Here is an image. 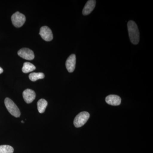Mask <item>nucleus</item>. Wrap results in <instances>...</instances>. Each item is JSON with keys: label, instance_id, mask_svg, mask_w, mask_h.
Masks as SVG:
<instances>
[{"label": "nucleus", "instance_id": "nucleus-1", "mask_svg": "<svg viewBox=\"0 0 153 153\" xmlns=\"http://www.w3.org/2000/svg\"><path fill=\"white\" fill-rule=\"evenodd\" d=\"M129 37L132 44L136 45L140 41V33L137 26L133 21H129L127 24Z\"/></svg>", "mask_w": 153, "mask_h": 153}, {"label": "nucleus", "instance_id": "nucleus-2", "mask_svg": "<svg viewBox=\"0 0 153 153\" xmlns=\"http://www.w3.org/2000/svg\"><path fill=\"white\" fill-rule=\"evenodd\" d=\"M5 105L10 114L16 117H20L21 112L18 107L10 99L6 98L4 100Z\"/></svg>", "mask_w": 153, "mask_h": 153}, {"label": "nucleus", "instance_id": "nucleus-3", "mask_svg": "<svg viewBox=\"0 0 153 153\" xmlns=\"http://www.w3.org/2000/svg\"><path fill=\"white\" fill-rule=\"evenodd\" d=\"M90 117V114L86 111L79 113L74 118V124L75 127L79 128L82 126L86 122Z\"/></svg>", "mask_w": 153, "mask_h": 153}, {"label": "nucleus", "instance_id": "nucleus-4", "mask_svg": "<svg viewBox=\"0 0 153 153\" xmlns=\"http://www.w3.org/2000/svg\"><path fill=\"white\" fill-rule=\"evenodd\" d=\"M11 20L15 27H20L23 26L26 22V17L24 14L17 12L13 14L11 17Z\"/></svg>", "mask_w": 153, "mask_h": 153}, {"label": "nucleus", "instance_id": "nucleus-5", "mask_svg": "<svg viewBox=\"0 0 153 153\" xmlns=\"http://www.w3.org/2000/svg\"><path fill=\"white\" fill-rule=\"evenodd\" d=\"M39 35L45 41H50L53 39V34L52 30L47 26H44L41 28Z\"/></svg>", "mask_w": 153, "mask_h": 153}, {"label": "nucleus", "instance_id": "nucleus-6", "mask_svg": "<svg viewBox=\"0 0 153 153\" xmlns=\"http://www.w3.org/2000/svg\"><path fill=\"white\" fill-rule=\"evenodd\" d=\"M18 55L23 59L27 60H33L35 57L34 52L28 48H22L18 52Z\"/></svg>", "mask_w": 153, "mask_h": 153}, {"label": "nucleus", "instance_id": "nucleus-7", "mask_svg": "<svg viewBox=\"0 0 153 153\" xmlns=\"http://www.w3.org/2000/svg\"><path fill=\"white\" fill-rule=\"evenodd\" d=\"M23 98L26 103L29 104L34 101L36 97V94L34 91L27 89L23 92Z\"/></svg>", "mask_w": 153, "mask_h": 153}, {"label": "nucleus", "instance_id": "nucleus-8", "mask_svg": "<svg viewBox=\"0 0 153 153\" xmlns=\"http://www.w3.org/2000/svg\"><path fill=\"white\" fill-rule=\"evenodd\" d=\"M76 56L72 54L68 57L66 62V68L68 72L71 73L74 71L76 65Z\"/></svg>", "mask_w": 153, "mask_h": 153}, {"label": "nucleus", "instance_id": "nucleus-9", "mask_svg": "<svg viewBox=\"0 0 153 153\" xmlns=\"http://www.w3.org/2000/svg\"><path fill=\"white\" fill-rule=\"evenodd\" d=\"M105 101L107 104L110 105L117 106L121 104V99L119 96L111 94L106 97L105 98Z\"/></svg>", "mask_w": 153, "mask_h": 153}, {"label": "nucleus", "instance_id": "nucleus-10", "mask_svg": "<svg viewBox=\"0 0 153 153\" xmlns=\"http://www.w3.org/2000/svg\"><path fill=\"white\" fill-rule=\"evenodd\" d=\"M96 1L94 0H89L85 4L82 13L84 16H87L90 14L95 8Z\"/></svg>", "mask_w": 153, "mask_h": 153}, {"label": "nucleus", "instance_id": "nucleus-11", "mask_svg": "<svg viewBox=\"0 0 153 153\" xmlns=\"http://www.w3.org/2000/svg\"><path fill=\"white\" fill-rule=\"evenodd\" d=\"M48 105V102L44 99H41L37 102L38 109L40 113H43L45 111L46 108Z\"/></svg>", "mask_w": 153, "mask_h": 153}, {"label": "nucleus", "instance_id": "nucleus-12", "mask_svg": "<svg viewBox=\"0 0 153 153\" xmlns=\"http://www.w3.org/2000/svg\"><path fill=\"white\" fill-rule=\"evenodd\" d=\"M36 69V66L32 63H29V62H25L24 63L22 70L24 73H28L32 72V71H34Z\"/></svg>", "mask_w": 153, "mask_h": 153}, {"label": "nucleus", "instance_id": "nucleus-13", "mask_svg": "<svg viewBox=\"0 0 153 153\" xmlns=\"http://www.w3.org/2000/svg\"><path fill=\"white\" fill-rule=\"evenodd\" d=\"M45 77L44 73L41 72L32 73L29 75V78L31 81H36L39 79H43Z\"/></svg>", "mask_w": 153, "mask_h": 153}, {"label": "nucleus", "instance_id": "nucleus-14", "mask_svg": "<svg viewBox=\"0 0 153 153\" xmlns=\"http://www.w3.org/2000/svg\"><path fill=\"white\" fill-rule=\"evenodd\" d=\"M14 149L9 145L0 146V153H13Z\"/></svg>", "mask_w": 153, "mask_h": 153}, {"label": "nucleus", "instance_id": "nucleus-15", "mask_svg": "<svg viewBox=\"0 0 153 153\" xmlns=\"http://www.w3.org/2000/svg\"><path fill=\"white\" fill-rule=\"evenodd\" d=\"M3 71H4V70H3V68L0 67V74L3 73Z\"/></svg>", "mask_w": 153, "mask_h": 153}, {"label": "nucleus", "instance_id": "nucleus-16", "mask_svg": "<svg viewBox=\"0 0 153 153\" xmlns=\"http://www.w3.org/2000/svg\"><path fill=\"white\" fill-rule=\"evenodd\" d=\"M22 123H25V122H24V121H22Z\"/></svg>", "mask_w": 153, "mask_h": 153}]
</instances>
